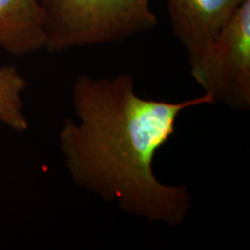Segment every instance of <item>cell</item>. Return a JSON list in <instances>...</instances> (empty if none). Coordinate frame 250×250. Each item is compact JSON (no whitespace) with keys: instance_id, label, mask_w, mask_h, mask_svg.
Returning <instances> with one entry per match:
<instances>
[{"instance_id":"1","label":"cell","mask_w":250,"mask_h":250,"mask_svg":"<svg viewBox=\"0 0 250 250\" xmlns=\"http://www.w3.org/2000/svg\"><path fill=\"white\" fill-rule=\"evenodd\" d=\"M77 120L66 118L59 147L73 182L131 217L177 227L191 208L186 186L156 177V153L189 108L214 104L208 94L179 102L147 99L130 74L77 77L72 86Z\"/></svg>"},{"instance_id":"2","label":"cell","mask_w":250,"mask_h":250,"mask_svg":"<svg viewBox=\"0 0 250 250\" xmlns=\"http://www.w3.org/2000/svg\"><path fill=\"white\" fill-rule=\"evenodd\" d=\"M49 52L120 42L158 23L151 0H41Z\"/></svg>"},{"instance_id":"3","label":"cell","mask_w":250,"mask_h":250,"mask_svg":"<svg viewBox=\"0 0 250 250\" xmlns=\"http://www.w3.org/2000/svg\"><path fill=\"white\" fill-rule=\"evenodd\" d=\"M190 73L214 103L250 109V0L237 8L218 35L189 62Z\"/></svg>"},{"instance_id":"4","label":"cell","mask_w":250,"mask_h":250,"mask_svg":"<svg viewBox=\"0 0 250 250\" xmlns=\"http://www.w3.org/2000/svg\"><path fill=\"white\" fill-rule=\"evenodd\" d=\"M174 35L191 62L218 35L245 0H166Z\"/></svg>"},{"instance_id":"5","label":"cell","mask_w":250,"mask_h":250,"mask_svg":"<svg viewBox=\"0 0 250 250\" xmlns=\"http://www.w3.org/2000/svg\"><path fill=\"white\" fill-rule=\"evenodd\" d=\"M44 23L41 0H0V48L13 56L45 49Z\"/></svg>"},{"instance_id":"6","label":"cell","mask_w":250,"mask_h":250,"mask_svg":"<svg viewBox=\"0 0 250 250\" xmlns=\"http://www.w3.org/2000/svg\"><path fill=\"white\" fill-rule=\"evenodd\" d=\"M26 87L27 81L17 67H0V123L17 132H24L29 127L22 102Z\"/></svg>"}]
</instances>
